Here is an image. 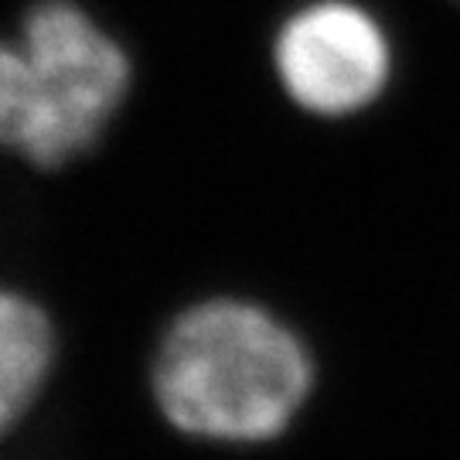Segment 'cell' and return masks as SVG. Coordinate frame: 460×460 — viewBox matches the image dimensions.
I'll return each instance as SVG.
<instances>
[{
  "label": "cell",
  "instance_id": "4",
  "mask_svg": "<svg viewBox=\"0 0 460 460\" xmlns=\"http://www.w3.org/2000/svg\"><path fill=\"white\" fill-rule=\"evenodd\" d=\"M49 311L21 290L0 287V437L31 412L55 368Z\"/></svg>",
  "mask_w": 460,
  "mask_h": 460
},
{
  "label": "cell",
  "instance_id": "3",
  "mask_svg": "<svg viewBox=\"0 0 460 460\" xmlns=\"http://www.w3.org/2000/svg\"><path fill=\"white\" fill-rule=\"evenodd\" d=\"M273 72L304 113L341 119L368 110L393 79V45L358 0H307L279 21Z\"/></svg>",
  "mask_w": 460,
  "mask_h": 460
},
{
  "label": "cell",
  "instance_id": "1",
  "mask_svg": "<svg viewBox=\"0 0 460 460\" xmlns=\"http://www.w3.org/2000/svg\"><path fill=\"white\" fill-rule=\"evenodd\" d=\"M150 393L171 427L205 444L256 447L294 427L314 393V355L279 314L243 296L181 311L157 341Z\"/></svg>",
  "mask_w": 460,
  "mask_h": 460
},
{
  "label": "cell",
  "instance_id": "2",
  "mask_svg": "<svg viewBox=\"0 0 460 460\" xmlns=\"http://www.w3.org/2000/svg\"><path fill=\"white\" fill-rule=\"evenodd\" d=\"M133 85L130 51L79 0H34L0 38V150L55 171L96 147Z\"/></svg>",
  "mask_w": 460,
  "mask_h": 460
}]
</instances>
